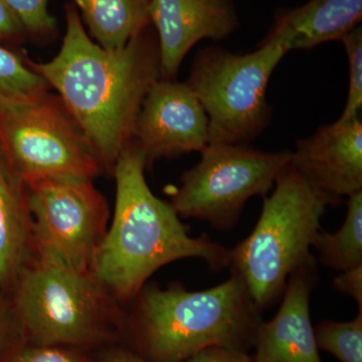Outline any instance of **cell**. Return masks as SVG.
I'll list each match as a JSON object with an SVG mask.
<instances>
[{
  "label": "cell",
  "instance_id": "6da1fadb",
  "mask_svg": "<svg viewBox=\"0 0 362 362\" xmlns=\"http://www.w3.org/2000/svg\"><path fill=\"white\" fill-rule=\"evenodd\" d=\"M65 16L59 54L47 63H26L59 93L103 168L113 170L143 100L161 78L156 32L150 25L125 47L105 49L90 39L73 4H66Z\"/></svg>",
  "mask_w": 362,
  "mask_h": 362
},
{
  "label": "cell",
  "instance_id": "7a4b0ae2",
  "mask_svg": "<svg viewBox=\"0 0 362 362\" xmlns=\"http://www.w3.org/2000/svg\"><path fill=\"white\" fill-rule=\"evenodd\" d=\"M145 170V157L130 140L112 170L115 213L93 264V274L122 302L137 296L158 269L178 259H204L213 272L230 265V250L206 235L192 237L173 206L152 194Z\"/></svg>",
  "mask_w": 362,
  "mask_h": 362
},
{
  "label": "cell",
  "instance_id": "3957f363",
  "mask_svg": "<svg viewBox=\"0 0 362 362\" xmlns=\"http://www.w3.org/2000/svg\"><path fill=\"white\" fill-rule=\"evenodd\" d=\"M135 299L138 349L150 362H185L216 346L247 352L263 322V311L235 273L204 291H188L180 283L165 289L145 284Z\"/></svg>",
  "mask_w": 362,
  "mask_h": 362
},
{
  "label": "cell",
  "instance_id": "277c9868",
  "mask_svg": "<svg viewBox=\"0 0 362 362\" xmlns=\"http://www.w3.org/2000/svg\"><path fill=\"white\" fill-rule=\"evenodd\" d=\"M274 185L270 197H264L251 235L230 250V273L243 278L262 311L282 299L292 273L318 265L311 247L321 220L328 207L341 202L311 185L291 163L279 173Z\"/></svg>",
  "mask_w": 362,
  "mask_h": 362
},
{
  "label": "cell",
  "instance_id": "5b68a950",
  "mask_svg": "<svg viewBox=\"0 0 362 362\" xmlns=\"http://www.w3.org/2000/svg\"><path fill=\"white\" fill-rule=\"evenodd\" d=\"M288 52L277 42L247 54L216 45L197 51L185 84L209 118V144L250 145L268 128L267 86Z\"/></svg>",
  "mask_w": 362,
  "mask_h": 362
},
{
  "label": "cell",
  "instance_id": "8992f818",
  "mask_svg": "<svg viewBox=\"0 0 362 362\" xmlns=\"http://www.w3.org/2000/svg\"><path fill=\"white\" fill-rule=\"evenodd\" d=\"M16 279L14 310L33 345L86 344L106 334L115 298L93 272L33 257Z\"/></svg>",
  "mask_w": 362,
  "mask_h": 362
},
{
  "label": "cell",
  "instance_id": "52a82bcc",
  "mask_svg": "<svg viewBox=\"0 0 362 362\" xmlns=\"http://www.w3.org/2000/svg\"><path fill=\"white\" fill-rule=\"evenodd\" d=\"M0 152L28 185L49 178L94 180L103 166L62 101L45 93L25 102H0Z\"/></svg>",
  "mask_w": 362,
  "mask_h": 362
},
{
  "label": "cell",
  "instance_id": "ba28073f",
  "mask_svg": "<svg viewBox=\"0 0 362 362\" xmlns=\"http://www.w3.org/2000/svg\"><path fill=\"white\" fill-rule=\"evenodd\" d=\"M202 159L185 171L169 204L180 218L207 221L218 230L239 223L251 197H266L291 161L292 152H264L250 145L207 144Z\"/></svg>",
  "mask_w": 362,
  "mask_h": 362
},
{
  "label": "cell",
  "instance_id": "9c48e42d",
  "mask_svg": "<svg viewBox=\"0 0 362 362\" xmlns=\"http://www.w3.org/2000/svg\"><path fill=\"white\" fill-rule=\"evenodd\" d=\"M33 258L92 272L109 207L93 180L49 178L26 185Z\"/></svg>",
  "mask_w": 362,
  "mask_h": 362
},
{
  "label": "cell",
  "instance_id": "30bf717a",
  "mask_svg": "<svg viewBox=\"0 0 362 362\" xmlns=\"http://www.w3.org/2000/svg\"><path fill=\"white\" fill-rule=\"evenodd\" d=\"M146 169L160 158L202 152L209 144V118L185 83L159 78L143 100L133 129Z\"/></svg>",
  "mask_w": 362,
  "mask_h": 362
},
{
  "label": "cell",
  "instance_id": "8fae6325",
  "mask_svg": "<svg viewBox=\"0 0 362 362\" xmlns=\"http://www.w3.org/2000/svg\"><path fill=\"white\" fill-rule=\"evenodd\" d=\"M149 18L158 39L164 80H175L195 44L206 39L221 42L240 28L233 0H150Z\"/></svg>",
  "mask_w": 362,
  "mask_h": 362
},
{
  "label": "cell",
  "instance_id": "7c38bea8",
  "mask_svg": "<svg viewBox=\"0 0 362 362\" xmlns=\"http://www.w3.org/2000/svg\"><path fill=\"white\" fill-rule=\"evenodd\" d=\"M290 163L314 187L338 199L362 192L361 119L337 120L297 140Z\"/></svg>",
  "mask_w": 362,
  "mask_h": 362
},
{
  "label": "cell",
  "instance_id": "4fadbf2b",
  "mask_svg": "<svg viewBox=\"0 0 362 362\" xmlns=\"http://www.w3.org/2000/svg\"><path fill=\"white\" fill-rule=\"evenodd\" d=\"M317 283V265L290 275L277 314L259 324L252 362H322L310 315V296Z\"/></svg>",
  "mask_w": 362,
  "mask_h": 362
},
{
  "label": "cell",
  "instance_id": "5bb4252c",
  "mask_svg": "<svg viewBox=\"0 0 362 362\" xmlns=\"http://www.w3.org/2000/svg\"><path fill=\"white\" fill-rule=\"evenodd\" d=\"M362 0H310L295 8L280 9L261 44H281L288 52L308 51L341 40L361 25Z\"/></svg>",
  "mask_w": 362,
  "mask_h": 362
},
{
  "label": "cell",
  "instance_id": "9a60e30c",
  "mask_svg": "<svg viewBox=\"0 0 362 362\" xmlns=\"http://www.w3.org/2000/svg\"><path fill=\"white\" fill-rule=\"evenodd\" d=\"M33 258L26 187L0 152V288Z\"/></svg>",
  "mask_w": 362,
  "mask_h": 362
},
{
  "label": "cell",
  "instance_id": "2e32d148",
  "mask_svg": "<svg viewBox=\"0 0 362 362\" xmlns=\"http://www.w3.org/2000/svg\"><path fill=\"white\" fill-rule=\"evenodd\" d=\"M90 35L105 49L125 47L151 25L150 0H73Z\"/></svg>",
  "mask_w": 362,
  "mask_h": 362
},
{
  "label": "cell",
  "instance_id": "e0dca14e",
  "mask_svg": "<svg viewBox=\"0 0 362 362\" xmlns=\"http://www.w3.org/2000/svg\"><path fill=\"white\" fill-rule=\"evenodd\" d=\"M317 262L327 268L346 271L362 265V192L350 195L344 223L337 232L320 230L314 240Z\"/></svg>",
  "mask_w": 362,
  "mask_h": 362
},
{
  "label": "cell",
  "instance_id": "ac0fdd59",
  "mask_svg": "<svg viewBox=\"0 0 362 362\" xmlns=\"http://www.w3.org/2000/svg\"><path fill=\"white\" fill-rule=\"evenodd\" d=\"M44 78L18 54L0 44V102H25L49 92Z\"/></svg>",
  "mask_w": 362,
  "mask_h": 362
},
{
  "label": "cell",
  "instance_id": "d6986e66",
  "mask_svg": "<svg viewBox=\"0 0 362 362\" xmlns=\"http://www.w3.org/2000/svg\"><path fill=\"white\" fill-rule=\"evenodd\" d=\"M317 346L340 362H362V311L346 322L322 321L314 327Z\"/></svg>",
  "mask_w": 362,
  "mask_h": 362
},
{
  "label": "cell",
  "instance_id": "ffe728a7",
  "mask_svg": "<svg viewBox=\"0 0 362 362\" xmlns=\"http://www.w3.org/2000/svg\"><path fill=\"white\" fill-rule=\"evenodd\" d=\"M25 28L26 37L47 42L58 33L56 18L49 13V0H4Z\"/></svg>",
  "mask_w": 362,
  "mask_h": 362
},
{
  "label": "cell",
  "instance_id": "44dd1931",
  "mask_svg": "<svg viewBox=\"0 0 362 362\" xmlns=\"http://www.w3.org/2000/svg\"><path fill=\"white\" fill-rule=\"evenodd\" d=\"M349 66V97L338 120L347 121L358 116L362 106V26L357 25L342 37Z\"/></svg>",
  "mask_w": 362,
  "mask_h": 362
},
{
  "label": "cell",
  "instance_id": "7402d4cb",
  "mask_svg": "<svg viewBox=\"0 0 362 362\" xmlns=\"http://www.w3.org/2000/svg\"><path fill=\"white\" fill-rule=\"evenodd\" d=\"M7 362H89L83 357L59 346L25 347L16 351Z\"/></svg>",
  "mask_w": 362,
  "mask_h": 362
},
{
  "label": "cell",
  "instance_id": "603a6c76",
  "mask_svg": "<svg viewBox=\"0 0 362 362\" xmlns=\"http://www.w3.org/2000/svg\"><path fill=\"white\" fill-rule=\"evenodd\" d=\"M26 39L25 28L4 0H0V42L20 44Z\"/></svg>",
  "mask_w": 362,
  "mask_h": 362
},
{
  "label": "cell",
  "instance_id": "cb8c5ba5",
  "mask_svg": "<svg viewBox=\"0 0 362 362\" xmlns=\"http://www.w3.org/2000/svg\"><path fill=\"white\" fill-rule=\"evenodd\" d=\"M335 291L354 298L362 311V265L342 271L333 280Z\"/></svg>",
  "mask_w": 362,
  "mask_h": 362
},
{
  "label": "cell",
  "instance_id": "d4e9b609",
  "mask_svg": "<svg viewBox=\"0 0 362 362\" xmlns=\"http://www.w3.org/2000/svg\"><path fill=\"white\" fill-rule=\"evenodd\" d=\"M185 362H252V358L247 352L216 346L202 350Z\"/></svg>",
  "mask_w": 362,
  "mask_h": 362
},
{
  "label": "cell",
  "instance_id": "484cf974",
  "mask_svg": "<svg viewBox=\"0 0 362 362\" xmlns=\"http://www.w3.org/2000/svg\"><path fill=\"white\" fill-rule=\"evenodd\" d=\"M11 319L8 313V309L4 304V298L0 288V359L6 354L7 346L11 341Z\"/></svg>",
  "mask_w": 362,
  "mask_h": 362
},
{
  "label": "cell",
  "instance_id": "4316f807",
  "mask_svg": "<svg viewBox=\"0 0 362 362\" xmlns=\"http://www.w3.org/2000/svg\"><path fill=\"white\" fill-rule=\"evenodd\" d=\"M106 362H150L139 354H131L127 351H118L112 354Z\"/></svg>",
  "mask_w": 362,
  "mask_h": 362
}]
</instances>
